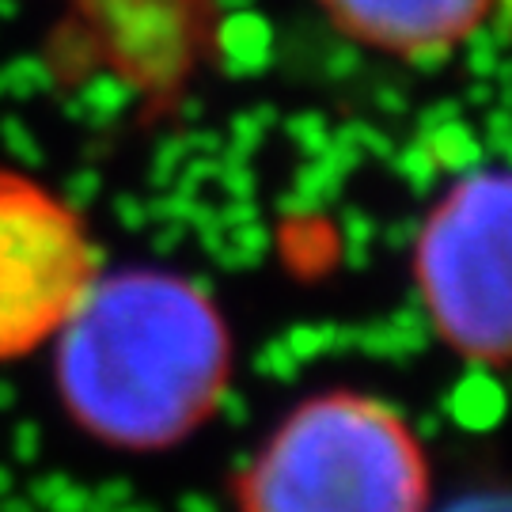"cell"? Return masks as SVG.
Masks as SVG:
<instances>
[{"label": "cell", "mask_w": 512, "mask_h": 512, "mask_svg": "<svg viewBox=\"0 0 512 512\" xmlns=\"http://www.w3.org/2000/svg\"><path fill=\"white\" fill-rule=\"evenodd\" d=\"M338 35L395 61H440L490 23L497 0H319Z\"/></svg>", "instance_id": "obj_6"}, {"label": "cell", "mask_w": 512, "mask_h": 512, "mask_svg": "<svg viewBox=\"0 0 512 512\" xmlns=\"http://www.w3.org/2000/svg\"><path fill=\"white\" fill-rule=\"evenodd\" d=\"M232 334L213 296L167 270L99 274L54 338L57 399L99 444L164 452L217 414Z\"/></svg>", "instance_id": "obj_1"}, {"label": "cell", "mask_w": 512, "mask_h": 512, "mask_svg": "<svg viewBox=\"0 0 512 512\" xmlns=\"http://www.w3.org/2000/svg\"><path fill=\"white\" fill-rule=\"evenodd\" d=\"M429 456L410 421L365 391L289 410L236 478V512H429Z\"/></svg>", "instance_id": "obj_2"}, {"label": "cell", "mask_w": 512, "mask_h": 512, "mask_svg": "<svg viewBox=\"0 0 512 512\" xmlns=\"http://www.w3.org/2000/svg\"><path fill=\"white\" fill-rule=\"evenodd\" d=\"M99 274L88 220L50 186L0 167V365L50 346Z\"/></svg>", "instance_id": "obj_4"}, {"label": "cell", "mask_w": 512, "mask_h": 512, "mask_svg": "<svg viewBox=\"0 0 512 512\" xmlns=\"http://www.w3.org/2000/svg\"><path fill=\"white\" fill-rule=\"evenodd\" d=\"M88 65L164 107L217 61L220 0H54Z\"/></svg>", "instance_id": "obj_5"}, {"label": "cell", "mask_w": 512, "mask_h": 512, "mask_svg": "<svg viewBox=\"0 0 512 512\" xmlns=\"http://www.w3.org/2000/svg\"><path fill=\"white\" fill-rule=\"evenodd\" d=\"M456 512H505V505H501V501H467V505Z\"/></svg>", "instance_id": "obj_7"}, {"label": "cell", "mask_w": 512, "mask_h": 512, "mask_svg": "<svg viewBox=\"0 0 512 512\" xmlns=\"http://www.w3.org/2000/svg\"><path fill=\"white\" fill-rule=\"evenodd\" d=\"M509 209L501 167H478L440 194L414 239V285L440 342L482 368L509 361Z\"/></svg>", "instance_id": "obj_3"}]
</instances>
